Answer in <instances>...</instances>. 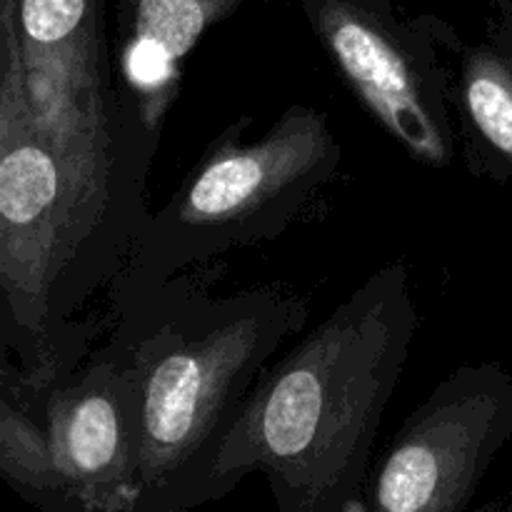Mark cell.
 I'll return each instance as SVG.
<instances>
[{"mask_svg": "<svg viewBox=\"0 0 512 512\" xmlns=\"http://www.w3.org/2000/svg\"><path fill=\"white\" fill-rule=\"evenodd\" d=\"M418 325L405 263L370 273L265 370L215 460L210 503L263 473L280 512H365L375 440Z\"/></svg>", "mask_w": 512, "mask_h": 512, "instance_id": "1", "label": "cell"}, {"mask_svg": "<svg viewBox=\"0 0 512 512\" xmlns=\"http://www.w3.org/2000/svg\"><path fill=\"white\" fill-rule=\"evenodd\" d=\"M198 270L115 305L113 338L128 348L140 383L138 512L210 503L225 440L285 340L308 320V300L285 285L210 295Z\"/></svg>", "mask_w": 512, "mask_h": 512, "instance_id": "2", "label": "cell"}, {"mask_svg": "<svg viewBox=\"0 0 512 512\" xmlns=\"http://www.w3.org/2000/svg\"><path fill=\"white\" fill-rule=\"evenodd\" d=\"M18 25L35 125L68 180L83 313L115 283L148 218L158 145L120 108L108 0H18Z\"/></svg>", "mask_w": 512, "mask_h": 512, "instance_id": "3", "label": "cell"}, {"mask_svg": "<svg viewBox=\"0 0 512 512\" xmlns=\"http://www.w3.org/2000/svg\"><path fill=\"white\" fill-rule=\"evenodd\" d=\"M250 125V115L228 125L168 203L148 213L110 285L113 305L145 298L233 250L280 238L338 175L343 145L325 110L295 103L255 138Z\"/></svg>", "mask_w": 512, "mask_h": 512, "instance_id": "4", "label": "cell"}, {"mask_svg": "<svg viewBox=\"0 0 512 512\" xmlns=\"http://www.w3.org/2000/svg\"><path fill=\"white\" fill-rule=\"evenodd\" d=\"M73 270L68 180L30 108L18 0H0V348L35 390L90 353Z\"/></svg>", "mask_w": 512, "mask_h": 512, "instance_id": "5", "label": "cell"}, {"mask_svg": "<svg viewBox=\"0 0 512 512\" xmlns=\"http://www.w3.org/2000/svg\"><path fill=\"white\" fill-rule=\"evenodd\" d=\"M343 83L415 163L450 168L458 128L450 53L460 35L435 15L408 18L393 0H295Z\"/></svg>", "mask_w": 512, "mask_h": 512, "instance_id": "6", "label": "cell"}, {"mask_svg": "<svg viewBox=\"0 0 512 512\" xmlns=\"http://www.w3.org/2000/svg\"><path fill=\"white\" fill-rule=\"evenodd\" d=\"M512 438V375L498 363L445 375L395 433L365 485V512H463Z\"/></svg>", "mask_w": 512, "mask_h": 512, "instance_id": "7", "label": "cell"}, {"mask_svg": "<svg viewBox=\"0 0 512 512\" xmlns=\"http://www.w3.org/2000/svg\"><path fill=\"white\" fill-rule=\"evenodd\" d=\"M55 473L73 512H138L143 433L138 368L110 338L40 390Z\"/></svg>", "mask_w": 512, "mask_h": 512, "instance_id": "8", "label": "cell"}, {"mask_svg": "<svg viewBox=\"0 0 512 512\" xmlns=\"http://www.w3.org/2000/svg\"><path fill=\"white\" fill-rule=\"evenodd\" d=\"M245 0H115V78L135 133L160 148L183 88L185 60Z\"/></svg>", "mask_w": 512, "mask_h": 512, "instance_id": "9", "label": "cell"}, {"mask_svg": "<svg viewBox=\"0 0 512 512\" xmlns=\"http://www.w3.org/2000/svg\"><path fill=\"white\" fill-rule=\"evenodd\" d=\"M448 95L470 170L512 183V0H495L478 40L453 45Z\"/></svg>", "mask_w": 512, "mask_h": 512, "instance_id": "10", "label": "cell"}, {"mask_svg": "<svg viewBox=\"0 0 512 512\" xmlns=\"http://www.w3.org/2000/svg\"><path fill=\"white\" fill-rule=\"evenodd\" d=\"M0 478L33 508L73 512L50 455L40 390L25 383L5 355L0 363Z\"/></svg>", "mask_w": 512, "mask_h": 512, "instance_id": "11", "label": "cell"}, {"mask_svg": "<svg viewBox=\"0 0 512 512\" xmlns=\"http://www.w3.org/2000/svg\"><path fill=\"white\" fill-rule=\"evenodd\" d=\"M503 510H510L512 512V503L510 505H503Z\"/></svg>", "mask_w": 512, "mask_h": 512, "instance_id": "12", "label": "cell"}]
</instances>
